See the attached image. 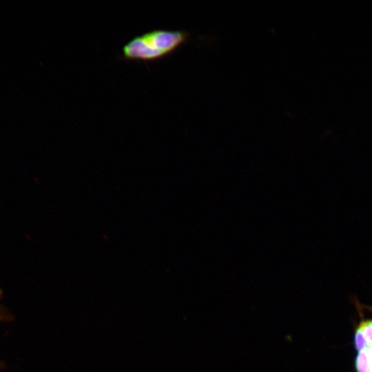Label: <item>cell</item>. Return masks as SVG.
I'll use <instances>...</instances> for the list:
<instances>
[{"instance_id": "obj_1", "label": "cell", "mask_w": 372, "mask_h": 372, "mask_svg": "<svg viewBox=\"0 0 372 372\" xmlns=\"http://www.w3.org/2000/svg\"><path fill=\"white\" fill-rule=\"evenodd\" d=\"M185 30L154 29L135 36L122 48L121 59L147 63L163 59L188 42Z\"/></svg>"}, {"instance_id": "obj_5", "label": "cell", "mask_w": 372, "mask_h": 372, "mask_svg": "<svg viewBox=\"0 0 372 372\" xmlns=\"http://www.w3.org/2000/svg\"><path fill=\"white\" fill-rule=\"evenodd\" d=\"M370 372H372V345H369L365 349Z\"/></svg>"}, {"instance_id": "obj_2", "label": "cell", "mask_w": 372, "mask_h": 372, "mask_svg": "<svg viewBox=\"0 0 372 372\" xmlns=\"http://www.w3.org/2000/svg\"><path fill=\"white\" fill-rule=\"evenodd\" d=\"M355 367L358 372H370L365 350L360 351L358 354Z\"/></svg>"}, {"instance_id": "obj_4", "label": "cell", "mask_w": 372, "mask_h": 372, "mask_svg": "<svg viewBox=\"0 0 372 372\" xmlns=\"http://www.w3.org/2000/svg\"><path fill=\"white\" fill-rule=\"evenodd\" d=\"M359 327L369 345H372V320L363 321Z\"/></svg>"}, {"instance_id": "obj_6", "label": "cell", "mask_w": 372, "mask_h": 372, "mask_svg": "<svg viewBox=\"0 0 372 372\" xmlns=\"http://www.w3.org/2000/svg\"><path fill=\"white\" fill-rule=\"evenodd\" d=\"M1 296H2V291H1V289H0V300H1Z\"/></svg>"}, {"instance_id": "obj_3", "label": "cell", "mask_w": 372, "mask_h": 372, "mask_svg": "<svg viewBox=\"0 0 372 372\" xmlns=\"http://www.w3.org/2000/svg\"><path fill=\"white\" fill-rule=\"evenodd\" d=\"M355 344L357 350L360 352L367 349L369 344L366 341L364 333L359 327L355 331Z\"/></svg>"}]
</instances>
